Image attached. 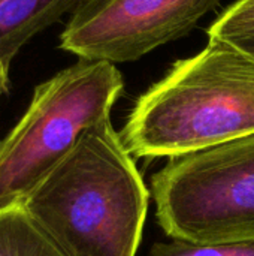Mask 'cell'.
Masks as SVG:
<instances>
[{
    "instance_id": "6da1fadb",
    "label": "cell",
    "mask_w": 254,
    "mask_h": 256,
    "mask_svg": "<svg viewBox=\"0 0 254 256\" xmlns=\"http://www.w3.org/2000/svg\"><path fill=\"white\" fill-rule=\"evenodd\" d=\"M147 189L111 117L21 201L64 256H136L148 212Z\"/></svg>"
},
{
    "instance_id": "7a4b0ae2",
    "label": "cell",
    "mask_w": 254,
    "mask_h": 256,
    "mask_svg": "<svg viewBox=\"0 0 254 256\" xmlns=\"http://www.w3.org/2000/svg\"><path fill=\"white\" fill-rule=\"evenodd\" d=\"M254 134V60L208 40L144 92L120 134L133 158H180Z\"/></svg>"
},
{
    "instance_id": "3957f363",
    "label": "cell",
    "mask_w": 254,
    "mask_h": 256,
    "mask_svg": "<svg viewBox=\"0 0 254 256\" xmlns=\"http://www.w3.org/2000/svg\"><path fill=\"white\" fill-rule=\"evenodd\" d=\"M124 88L114 63L79 58L37 84L0 141V208L21 202L91 126L111 117Z\"/></svg>"
},
{
    "instance_id": "277c9868",
    "label": "cell",
    "mask_w": 254,
    "mask_h": 256,
    "mask_svg": "<svg viewBox=\"0 0 254 256\" xmlns=\"http://www.w3.org/2000/svg\"><path fill=\"white\" fill-rule=\"evenodd\" d=\"M151 196L169 238L254 242V134L169 159L151 177Z\"/></svg>"
},
{
    "instance_id": "5b68a950",
    "label": "cell",
    "mask_w": 254,
    "mask_h": 256,
    "mask_svg": "<svg viewBox=\"0 0 254 256\" xmlns=\"http://www.w3.org/2000/svg\"><path fill=\"white\" fill-rule=\"evenodd\" d=\"M220 0H81L58 48L85 60L135 62L186 36Z\"/></svg>"
},
{
    "instance_id": "8992f818",
    "label": "cell",
    "mask_w": 254,
    "mask_h": 256,
    "mask_svg": "<svg viewBox=\"0 0 254 256\" xmlns=\"http://www.w3.org/2000/svg\"><path fill=\"white\" fill-rule=\"evenodd\" d=\"M81 0H0V58L10 64L36 34L72 14Z\"/></svg>"
},
{
    "instance_id": "52a82bcc",
    "label": "cell",
    "mask_w": 254,
    "mask_h": 256,
    "mask_svg": "<svg viewBox=\"0 0 254 256\" xmlns=\"http://www.w3.org/2000/svg\"><path fill=\"white\" fill-rule=\"evenodd\" d=\"M0 256H64L34 225L22 202L0 208Z\"/></svg>"
},
{
    "instance_id": "ba28073f",
    "label": "cell",
    "mask_w": 254,
    "mask_h": 256,
    "mask_svg": "<svg viewBox=\"0 0 254 256\" xmlns=\"http://www.w3.org/2000/svg\"><path fill=\"white\" fill-rule=\"evenodd\" d=\"M208 40L226 44L254 60V0H237L210 26Z\"/></svg>"
},
{
    "instance_id": "9c48e42d",
    "label": "cell",
    "mask_w": 254,
    "mask_h": 256,
    "mask_svg": "<svg viewBox=\"0 0 254 256\" xmlns=\"http://www.w3.org/2000/svg\"><path fill=\"white\" fill-rule=\"evenodd\" d=\"M148 256H254V242L193 243L171 238L154 243Z\"/></svg>"
},
{
    "instance_id": "30bf717a",
    "label": "cell",
    "mask_w": 254,
    "mask_h": 256,
    "mask_svg": "<svg viewBox=\"0 0 254 256\" xmlns=\"http://www.w3.org/2000/svg\"><path fill=\"white\" fill-rule=\"evenodd\" d=\"M9 68L10 64L4 63L1 58H0V98L9 92Z\"/></svg>"
}]
</instances>
